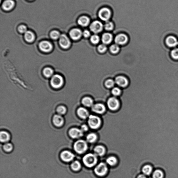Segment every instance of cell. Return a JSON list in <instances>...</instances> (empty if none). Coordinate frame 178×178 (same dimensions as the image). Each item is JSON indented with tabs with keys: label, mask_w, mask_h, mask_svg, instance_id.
<instances>
[{
	"label": "cell",
	"mask_w": 178,
	"mask_h": 178,
	"mask_svg": "<svg viewBox=\"0 0 178 178\" xmlns=\"http://www.w3.org/2000/svg\"><path fill=\"white\" fill-rule=\"evenodd\" d=\"M64 83V79L62 76L59 74H55L53 76L51 79V86L56 89H58L62 86Z\"/></svg>",
	"instance_id": "obj_5"
},
{
	"label": "cell",
	"mask_w": 178,
	"mask_h": 178,
	"mask_svg": "<svg viewBox=\"0 0 178 178\" xmlns=\"http://www.w3.org/2000/svg\"><path fill=\"white\" fill-rule=\"evenodd\" d=\"M171 55L172 58L174 60H178V48L172 50Z\"/></svg>",
	"instance_id": "obj_34"
},
{
	"label": "cell",
	"mask_w": 178,
	"mask_h": 178,
	"mask_svg": "<svg viewBox=\"0 0 178 178\" xmlns=\"http://www.w3.org/2000/svg\"><path fill=\"white\" fill-rule=\"evenodd\" d=\"M88 124L91 129H97L101 125V121L100 119L98 117L94 115L89 116Z\"/></svg>",
	"instance_id": "obj_4"
},
{
	"label": "cell",
	"mask_w": 178,
	"mask_h": 178,
	"mask_svg": "<svg viewBox=\"0 0 178 178\" xmlns=\"http://www.w3.org/2000/svg\"><path fill=\"white\" fill-rule=\"evenodd\" d=\"M39 48L42 51L48 52L53 49V46L49 42L44 41L41 42L39 45Z\"/></svg>",
	"instance_id": "obj_10"
},
{
	"label": "cell",
	"mask_w": 178,
	"mask_h": 178,
	"mask_svg": "<svg viewBox=\"0 0 178 178\" xmlns=\"http://www.w3.org/2000/svg\"><path fill=\"white\" fill-rule=\"evenodd\" d=\"M66 109L64 106H61L59 107L57 109V112L60 114H64L66 113Z\"/></svg>",
	"instance_id": "obj_38"
},
{
	"label": "cell",
	"mask_w": 178,
	"mask_h": 178,
	"mask_svg": "<svg viewBox=\"0 0 178 178\" xmlns=\"http://www.w3.org/2000/svg\"><path fill=\"white\" fill-rule=\"evenodd\" d=\"M112 94L115 96L119 95L121 93V90L117 87L114 88L112 91Z\"/></svg>",
	"instance_id": "obj_41"
},
{
	"label": "cell",
	"mask_w": 178,
	"mask_h": 178,
	"mask_svg": "<svg viewBox=\"0 0 178 178\" xmlns=\"http://www.w3.org/2000/svg\"><path fill=\"white\" fill-rule=\"evenodd\" d=\"M91 41L92 43L94 44H97L99 43V38L98 35L94 34L91 37Z\"/></svg>",
	"instance_id": "obj_37"
},
{
	"label": "cell",
	"mask_w": 178,
	"mask_h": 178,
	"mask_svg": "<svg viewBox=\"0 0 178 178\" xmlns=\"http://www.w3.org/2000/svg\"><path fill=\"white\" fill-rule=\"evenodd\" d=\"M108 171V168L106 164L101 162L94 169L95 173L99 177H103L106 175Z\"/></svg>",
	"instance_id": "obj_3"
},
{
	"label": "cell",
	"mask_w": 178,
	"mask_h": 178,
	"mask_svg": "<svg viewBox=\"0 0 178 178\" xmlns=\"http://www.w3.org/2000/svg\"><path fill=\"white\" fill-rule=\"evenodd\" d=\"M71 167L74 171H77L80 169L81 167V165L79 162L76 161L72 164Z\"/></svg>",
	"instance_id": "obj_31"
},
{
	"label": "cell",
	"mask_w": 178,
	"mask_h": 178,
	"mask_svg": "<svg viewBox=\"0 0 178 178\" xmlns=\"http://www.w3.org/2000/svg\"><path fill=\"white\" fill-rule=\"evenodd\" d=\"M10 139V136L6 132H1L0 135V139L1 142H5L8 141Z\"/></svg>",
	"instance_id": "obj_28"
},
{
	"label": "cell",
	"mask_w": 178,
	"mask_h": 178,
	"mask_svg": "<svg viewBox=\"0 0 178 178\" xmlns=\"http://www.w3.org/2000/svg\"><path fill=\"white\" fill-rule=\"evenodd\" d=\"M127 36L125 34H120L116 36L115 41L117 44L122 45L125 44L128 41Z\"/></svg>",
	"instance_id": "obj_12"
},
{
	"label": "cell",
	"mask_w": 178,
	"mask_h": 178,
	"mask_svg": "<svg viewBox=\"0 0 178 178\" xmlns=\"http://www.w3.org/2000/svg\"><path fill=\"white\" fill-rule=\"evenodd\" d=\"M97 161L96 155L92 154H86L83 158V163L88 167H93L96 164Z\"/></svg>",
	"instance_id": "obj_1"
},
{
	"label": "cell",
	"mask_w": 178,
	"mask_h": 178,
	"mask_svg": "<svg viewBox=\"0 0 178 178\" xmlns=\"http://www.w3.org/2000/svg\"><path fill=\"white\" fill-rule=\"evenodd\" d=\"M4 149L7 152H10L12 150L13 146L10 143H7L4 145Z\"/></svg>",
	"instance_id": "obj_40"
},
{
	"label": "cell",
	"mask_w": 178,
	"mask_h": 178,
	"mask_svg": "<svg viewBox=\"0 0 178 178\" xmlns=\"http://www.w3.org/2000/svg\"><path fill=\"white\" fill-rule=\"evenodd\" d=\"M64 119L62 116L56 115L54 117L53 122L54 125L57 127H61L64 123Z\"/></svg>",
	"instance_id": "obj_18"
},
{
	"label": "cell",
	"mask_w": 178,
	"mask_h": 178,
	"mask_svg": "<svg viewBox=\"0 0 178 178\" xmlns=\"http://www.w3.org/2000/svg\"><path fill=\"white\" fill-rule=\"evenodd\" d=\"M112 34L109 33H105L103 34L102 40L103 43L105 44H108L112 41Z\"/></svg>",
	"instance_id": "obj_21"
},
{
	"label": "cell",
	"mask_w": 178,
	"mask_h": 178,
	"mask_svg": "<svg viewBox=\"0 0 178 178\" xmlns=\"http://www.w3.org/2000/svg\"><path fill=\"white\" fill-rule=\"evenodd\" d=\"M24 37L26 41L29 43L33 41L35 38L34 34L30 31H27L25 33Z\"/></svg>",
	"instance_id": "obj_25"
},
{
	"label": "cell",
	"mask_w": 178,
	"mask_h": 178,
	"mask_svg": "<svg viewBox=\"0 0 178 178\" xmlns=\"http://www.w3.org/2000/svg\"><path fill=\"white\" fill-rule=\"evenodd\" d=\"M78 24L83 26H86L89 24L90 22L89 19L86 16H82L78 19Z\"/></svg>",
	"instance_id": "obj_22"
},
{
	"label": "cell",
	"mask_w": 178,
	"mask_h": 178,
	"mask_svg": "<svg viewBox=\"0 0 178 178\" xmlns=\"http://www.w3.org/2000/svg\"><path fill=\"white\" fill-rule=\"evenodd\" d=\"M165 42L166 44L169 47H174L178 45L177 38L173 36H170L166 38Z\"/></svg>",
	"instance_id": "obj_11"
},
{
	"label": "cell",
	"mask_w": 178,
	"mask_h": 178,
	"mask_svg": "<svg viewBox=\"0 0 178 178\" xmlns=\"http://www.w3.org/2000/svg\"><path fill=\"white\" fill-rule=\"evenodd\" d=\"M103 26L102 23L99 21H95L92 23L90 29L92 32L97 34L102 31Z\"/></svg>",
	"instance_id": "obj_7"
},
{
	"label": "cell",
	"mask_w": 178,
	"mask_h": 178,
	"mask_svg": "<svg viewBox=\"0 0 178 178\" xmlns=\"http://www.w3.org/2000/svg\"><path fill=\"white\" fill-rule=\"evenodd\" d=\"M83 35L85 38H88L91 35L90 32L88 30H85L83 32Z\"/></svg>",
	"instance_id": "obj_44"
},
{
	"label": "cell",
	"mask_w": 178,
	"mask_h": 178,
	"mask_svg": "<svg viewBox=\"0 0 178 178\" xmlns=\"http://www.w3.org/2000/svg\"><path fill=\"white\" fill-rule=\"evenodd\" d=\"M77 114L79 117L84 119L87 118L89 116V113L87 110L83 107L78 109Z\"/></svg>",
	"instance_id": "obj_20"
},
{
	"label": "cell",
	"mask_w": 178,
	"mask_h": 178,
	"mask_svg": "<svg viewBox=\"0 0 178 178\" xmlns=\"http://www.w3.org/2000/svg\"><path fill=\"white\" fill-rule=\"evenodd\" d=\"M61 158L65 162L71 161L74 157V155L69 151H65L61 154Z\"/></svg>",
	"instance_id": "obj_13"
},
{
	"label": "cell",
	"mask_w": 178,
	"mask_h": 178,
	"mask_svg": "<svg viewBox=\"0 0 178 178\" xmlns=\"http://www.w3.org/2000/svg\"><path fill=\"white\" fill-rule=\"evenodd\" d=\"M177 113H178V112H177Z\"/></svg>",
	"instance_id": "obj_47"
},
{
	"label": "cell",
	"mask_w": 178,
	"mask_h": 178,
	"mask_svg": "<svg viewBox=\"0 0 178 178\" xmlns=\"http://www.w3.org/2000/svg\"><path fill=\"white\" fill-rule=\"evenodd\" d=\"M14 2L12 0H6L3 3V8L6 11H9L12 9L14 7Z\"/></svg>",
	"instance_id": "obj_19"
},
{
	"label": "cell",
	"mask_w": 178,
	"mask_h": 178,
	"mask_svg": "<svg viewBox=\"0 0 178 178\" xmlns=\"http://www.w3.org/2000/svg\"><path fill=\"white\" fill-rule=\"evenodd\" d=\"M81 130L83 132L87 131L88 130L87 126L85 125H82L81 127Z\"/></svg>",
	"instance_id": "obj_45"
},
{
	"label": "cell",
	"mask_w": 178,
	"mask_h": 178,
	"mask_svg": "<svg viewBox=\"0 0 178 178\" xmlns=\"http://www.w3.org/2000/svg\"><path fill=\"white\" fill-rule=\"evenodd\" d=\"M59 43L61 46L64 49L68 48L70 45V41L69 38L65 34H62L60 37Z\"/></svg>",
	"instance_id": "obj_9"
},
{
	"label": "cell",
	"mask_w": 178,
	"mask_h": 178,
	"mask_svg": "<svg viewBox=\"0 0 178 178\" xmlns=\"http://www.w3.org/2000/svg\"><path fill=\"white\" fill-rule=\"evenodd\" d=\"M87 140L88 142L90 143H93L95 142L97 139V136L94 133H92L89 134L87 136Z\"/></svg>",
	"instance_id": "obj_29"
},
{
	"label": "cell",
	"mask_w": 178,
	"mask_h": 178,
	"mask_svg": "<svg viewBox=\"0 0 178 178\" xmlns=\"http://www.w3.org/2000/svg\"><path fill=\"white\" fill-rule=\"evenodd\" d=\"M82 33L81 30L78 29H74L71 31L70 35L71 38L74 40H77L81 38Z\"/></svg>",
	"instance_id": "obj_15"
},
{
	"label": "cell",
	"mask_w": 178,
	"mask_h": 178,
	"mask_svg": "<svg viewBox=\"0 0 178 178\" xmlns=\"http://www.w3.org/2000/svg\"><path fill=\"white\" fill-rule=\"evenodd\" d=\"M115 82L118 86L122 87H125L129 83L127 78L124 76H119L117 77L115 79Z\"/></svg>",
	"instance_id": "obj_16"
},
{
	"label": "cell",
	"mask_w": 178,
	"mask_h": 178,
	"mask_svg": "<svg viewBox=\"0 0 178 178\" xmlns=\"http://www.w3.org/2000/svg\"><path fill=\"white\" fill-rule=\"evenodd\" d=\"M105 84L107 87L110 88L114 86V80L112 79H109L107 80Z\"/></svg>",
	"instance_id": "obj_39"
},
{
	"label": "cell",
	"mask_w": 178,
	"mask_h": 178,
	"mask_svg": "<svg viewBox=\"0 0 178 178\" xmlns=\"http://www.w3.org/2000/svg\"><path fill=\"white\" fill-rule=\"evenodd\" d=\"M164 174L162 170L157 169L153 173V178H164Z\"/></svg>",
	"instance_id": "obj_26"
},
{
	"label": "cell",
	"mask_w": 178,
	"mask_h": 178,
	"mask_svg": "<svg viewBox=\"0 0 178 178\" xmlns=\"http://www.w3.org/2000/svg\"><path fill=\"white\" fill-rule=\"evenodd\" d=\"M137 178H147L145 175L143 174H140L138 176Z\"/></svg>",
	"instance_id": "obj_46"
},
{
	"label": "cell",
	"mask_w": 178,
	"mask_h": 178,
	"mask_svg": "<svg viewBox=\"0 0 178 178\" xmlns=\"http://www.w3.org/2000/svg\"><path fill=\"white\" fill-rule=\"evenodd\" d=\"M107 47L106 45L104 44L99 45L98 47V49L99 52L101 53H104L107 50Z\"/></svg>",
	"instance_id": "obj_42"
},
{
	"label": "cell",
	"mask_w": 178,
	"mask_h": 178,
	"mask_svg": "<svg viewBox=\"0 0 178 178\" xmlns=\"http://www.w3.org/2000/svg\"><path fill=\"white\" fill-rule=\"evenodd\" d=\"M83 132L81 129L73 128L70 130L69 131V135L70 136L73 138H78L83 136Z\"/></svg>",
	"instance_id": "obj_14"
},
{
	"label": "cell",
	"mask_w": 178,
	"mask_h": 178,
	"mask_svg": "<svg viewBox=\"0 0 178 178\" xmlns=\"http://www.w3.org/2000/svg\"><path fill=\"white\" fill-rule=\"evenodd\" d=\"M106 162L109 165L113 166L117 163V160L115 157H110L107 159Z\"/></svg>",
	"instance_id": "obj_30"
},
{
	"label": "cell",
	"mask_w": 178,
	"mask_h": 178,
	"mask_svg": "<svg viewBox=\"0 0 178 178\" xmlns=\"http://www.w3.org/2000/svg\"><path fill=\"white\" fill-rule=\"evenodd\" d=\"M110 50L112 53H117L119 50V47L117 44H114L110 47Z\"/></svg>",
	"instance_id": "obj_35"
},
{
	"label": "cell",
	"mask_w": 178,
	"mask_h": 178,
	"mask_svg": "<svg viewBox=\"0 0 178 178\" xmlns=\"http://www.w3.org/2000/svg\"><path fill=\"white\" fill-rule=\"evenodd\" d=\"M74 150L79 154H82L87 150L88 145L86 142L83 140H79L74 143Z\"/></svg>",
	"instance_id": "obj_2"
},
{
	"label": "cell",
	"mask_w": 178,
	"mask_h": 178,
	"mask_svg": "<svg viewBox=\"0 0 178 178\" xmlns=\"http://www.w3.org/2000/svg\"><path fill=\"white\" fill-rule=\"evenodd\" d=\"M51 37L53 39H56L60 37V34L57 31H53L51 32L50 34Z\"/></svg>",
	"instance_id": "obj_36"
},
{
	"label": "cell",
	"mask_w": 178,
	"mask_h": 178,
	"mask_svg": "<svg viewBox=\"0 0 178 178\" xmlns=\"http://www.w3.org/2000/svg\"><path fill=\"white\" fill-rule=\"evenodd\" d=\"M82 103L84 106L87 107L93 106V101L91 98L89 97H85L82 101Z\"/></svg>",
	"instance_id": "obj_27"
},
{
	"label": "cell",
	"mask_w": 178,
	"mask_h": 178,
	"mask_svg": "<svg viewBox=\"0 0 178 178\" xmlns=\"http://www.w3.org/2000/svg\"><path fill=\"white\" fill-rule=\"evenodd\" d=\"M112 13L110 9L107 8H103L99 11V16L101 20L104 21H108L111 18Z\"/></svg>",
	"instance_id": "obj_6"
},
{
	"label": "cell",
	"mask_w": 178,
	"mask_h": 178,
	"mask_svg": "<svg viewBox=\"0 0 178 178\" xmlns=\"http://www.w3.org/2000/svg\"><path fill=\"white\" fill-rule=\"evenodd\" d=\"M19 32L21 33H25L27 31V28L25 26L21 25L19 27Z\"/></svg>",
	"instance_id": "obj_43"
},
{
	"label": "cell",
	"mask_w": 178,
	"mask_h": 178,
	"mask_svg": "<svg viewBox=\"0 0 178 178\" xmlns=\"http://www.w3.org/2000/svg\"><path fill=\"white\" fill-rule=\"evenodd\" d=\"M107 105L110 110H116L119 108L120 104L117 99L114 97H112L108 99Z\"/></svg>",
	"instance_id": "obj_8"
},
{
	"label": "cell",
	"mask_w": 178,
	"mask_h": 178,
	"mask_svg": "<svg viewBox=\"0 0 178 178\" xmlns=\"http://www.w3.org/2000/svg\"><path fill=\"white\" fill-rule=\"evenodd\" d=\"M92 110L94 112L99 114H102L106 111V107L102 104H97L92 107Z\"/></svg>",
	"instance_id": "obj_17"
},
{
	"label": "cell",
	"mask_w": 178,
	"mask_h": 178,
	"mask_svg": "<svg viewBox=\"0 0 178 178\" xmlns=\"http://www.w3.org/2000/svg\"><path fill=\"white\" fill-rule=\"evenodd\" d=\"M43 73L46 77H50L52 76L53 74V71L51 68H46L44 69Z\"/></svg>",
	"instance_id": "obj_32"
},
{
	"label": "cell",
	"mask_w": 178,
	"mask_h": 178,
	"mask_svg": "<svg viewBox=\"0 0 178 178\" xmlns=\"http://www.w3.org/2000/svg\"><path fill=\"white\" fill-rule=\"evenodd\" d=\"M95 154L97 155L101 156L104 155L106 152V149L104 147L101 145H98L94 149Z\"/></svg>",
	"instance_id": "obj_23"
},
{
	"label": "cell",
	"mask_w": 178,
	"mask_h": 178,
	"mask_svg": "<svg viewBox=\"0 0 178 178\" xmlns=\"http://www.w3.org/2000/svg\"><path fill=\"white\" fill-rule=\"evenodd\" d=\"M153 169V167L152 166L149 164H147L143 166L142 169V172L144 174L149 176L152 174Z\"/></svg>",
	"instance_id": "obj_24"
},
{
	"label": "cell",
	"mask_w": 178,
	"mask_h": 178,
	"mask_svg": "<svg viewBox=\"0 0 178 178\" xmlns=\"http://www.w3.org/2000/svg\"><path fill=\"white\" fill-rule=\"evenodd\" d=\"M104 27L105 30L107 31H111L113 30L114 28V25L112 22L109 21H107L104 25Z\"/></svg>",
	"instance_id": "obj_33"
}]
</instances>
